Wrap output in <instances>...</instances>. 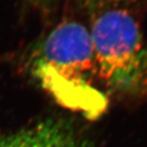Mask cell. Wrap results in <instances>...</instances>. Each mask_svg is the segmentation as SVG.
Here are the masks:
<instances>
[{"instance_id":"6da1fadb","label":"cell","mask_w":147,"mask_h":147,"mask_svg":"<svg viewBox=\"0 0 147 147\" xmlns=\"http://www.w3.org/2000/svg\"><path fill=\"white\" fill-rule=\"evenodd\" d=\"M32 74L59 103L84 113H98L106 98L98 78L90 32L78 22H64L42 41L32 59Z\"/></svg>"},{"instance_id":"7a4b0ae2","label":"cell","mask_w":147,"mask_h":147,"mask_svg":"<svg viewBox=\"0 0 147 147\" xmlns=\"http://www.w3.org/2000/svg\"><path fill=\"white\" fill-rule=\"evenodd\" d=\"M90 36L99 80L115 91L147 93V43L134 17L119 9L103 11Z\"/></svg>"},{"instance_id":"3957f363","label":"cell","mask_w":147,"mask_h":147,"mask_svg":"<svg viewBox=\"0 0 147 147\" xmlns=\"http://www.w3.org/2000/svg\"><path fill=\"white\" fill-rule=\"evenodd\" d=\"M0 147H88L73 129L59 120H44L0 135Z\"/></svg>"},{"instance_id":"277c9868","label":"cell","mask_w":147,"mask_h":147,"mask_svg":"<svg viewBox=\"0 0 147 147\" xmlns=\"http://www.w3.org/2000/svg\"><path fill=\"white\" fill-rule=\"evenodd\" d=\"M86 1L96 6H107L108 7V6H116L123 4V3L132 2L135 0H86Z\"/></svg>"},{"instance_id":"5b68a950","label":"cell","mask_w":147,"mask_h":147,"mask_svg":"<svg viewBox=\"0 0 147 147\" xmlns=\"http://www.w3.org/2000/svg\"><path fill=\"white\" fill-rule=\"evenodd\" d=\"M34 2H37V3H49L51 2L52 0H33Z\"/></svg>"}]
</instances>
